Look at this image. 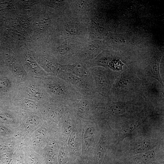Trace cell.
Instances as JSON below:
<instances>
[{"mask_svg": "<svg viewBox=\"0 0 164 164\" xmlns=\"http://www.w3.org/2000/svg\"><path fill=\"white\" fill-rule=\"evenodd\" d=\"M28 95L33 97L38 98L39 99H43L44 97L43 92L39 88L34 86H30L27 89Z\"/></svg>", "mask_w": 164, "mask_h": 164, "instance_id": "cell-10", "label": "cell"}, {"mask_svg": "<svg viewBox=\"0 0 164 164\" xmlns=\"http://www.w3.org/2000/svg\"><path fill=\"white\" fill-rule=\"evenodd\" d=\"M99 143L97 149V155L99 158L103 154L105 149V144L102 140Z\"/></svg>", "mask_w": 164, "mask_h": 164, "instance_id": "cell-11", "label": "cell"}, {"mask_svg": "<svg viewBox=\"0 0 164 164\" xmlns=\"http://www.w3.org/2000/svg\"><path fill=\"white\" fill-rule=\"evenodd\" d=\"M148 114L147 111H142L128 121L119 124L118 127L119 132V141L121 142L125 137L129 135L147 118Z\"/></svg>", "mask_w": 164, "mask_h": 164, "instance_id": "cell-8", "label": "cell"}, {"mask_svg": "<svg viewBox=\"0 0 164 164\" xmlns=\"http://www.w3.org/2000/svg\"><path fill=\"white\" fill-rule=\"evenodd\" d=\"M141 79L142 94L146 101L149 103L163 102L164 85L152 77H145Z\"/></svg>", "mask_w": 164, "mask_h": 164, "instance_id": "cell-5", "label": "cell"}, {"mask_svg": "<svg viewBox=\"0 0 164 164\" xmlns=\"http://www.w3.org/2000/svg\"><path fill=\"white\" fill-rule=\"evenodd\" d=\"M89 70L94 80L95 92L109 98L114 82L122 72L115 71L109 69L103 70L93 67L89 68Z\"/></svg>", "mask_w": 164, "mask_h": 164, "instance_id": "cell-3", "label": "cell"}, {"mask_svg": "<svg viewBox=\"0 0 164 164\" xmlns=\"http://www.w3.org/2000/svg\"><path fill=\"white\" fill-rule=\"evenodd\" d=\"M59 77L67 81L82 95H89L95 93V89L82 78L60 69L58 72Z\"/></svg>", "mask_w": 164, "mask_h": 164, "instance_id": "cell-7", "label": "cell"}, {"mask_svg": "<svg viewBox=\"0 0 164 164\" xmlns=\"http://www.w3.org/2000/svg\"><path fill=\"white\" fill-rule=\"evenodd\" d=\"M107 98L97 93L92 94L82 95L81 98L70 104L74 106L77 111L83 116H90L98 107L104 105Z\"/></svg>", "mask_w": 164, "mask_h": 164, "instance_id": "cell-4", "label": "cell"}, {"mask_svg": "<svg viewBox=\"0 0 164 164\" xmlns=\"http://www.w3.org/2000/svg\"><path fill=\"white\" fill-rule=\"evenodd\" d=\"M46 84L49 92L59 101L70 104L82 96L71 84L60 77L49 78Z\"/></svg>", "mask_w": 164, "mask_h": 164, "instance_id": "cell-2", "label": "cell"}, {"mask_svg": "<svg viewBox=\"0 0 164 164\" xmlns=\"http://www.w3.org/2000/svg\"><path fill=\"white\" fill-rule=\"evenodd\" d=\"M60 68L63 70L82 78L95 90L94 78L85 63L78 61L72 64L62 65Z\"/></svg>", "mask_w": 164, "mask_h": 164, "instance_id": "cell-6", "label": "cell"}, {"mask_svg": "<svg viewBox=\"0 0 164 164\" xmlns=\"http://www.w3.org/2000/svg\"><path fill=\"white\" fill-rule=\"evenodd\" d=\"M142 80L138 77L137 70L126 69L114 82L109 98L114 101L133 99L142 95Z\"/></svg>", "mask_w": 164, "mask_h": 164, "instance_id": "cell-1", "label": "cell"}, {"mask_svg": "<svg viewBox=\"0 0 164 164\" xmlns=\"http://www.w3.org/2000/svg\"><path fill=\"white\" fill-rule=\"evenodd\" d=\"M124 64L121 60L117 59H113L108 63V69L114 71L123 72Z\"/></svg>", "mask_w": 164, "mask_h": 164, "instance_id": "cell-9", "label": "cell"}, {"mask_svg": "<svg viewBox=\"0 0 164 164\" xmlns=\"http://www.w3.org/2000/svg\"><path fill=\"white\" fill-rule=\"evenodd\" d=\"M0 86H1V88H5V86H6L8 88H9V83L8 82V81L6 80H1L0 81Z\"/></svg>", "mask_w": 164, "mask_h": 164, "instance_id": "cell-12", "label": "cell"}]
</instances>
